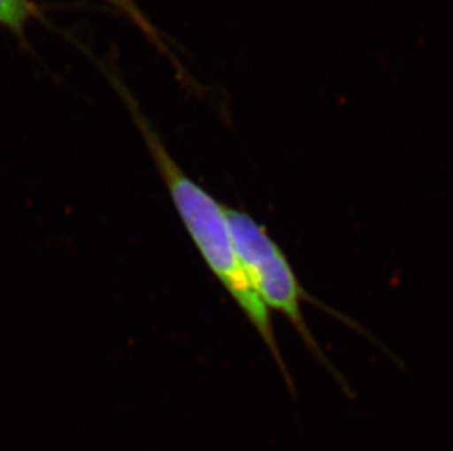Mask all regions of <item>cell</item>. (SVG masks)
<instances>
[{"mask_svg":"<svg viewBox=\"0 0 453 451\" xmlns=\"http://www.w3.org/2000/svg\"><path fill=\"white\" fill-rule=\"evenodd\" d=\"M147 149L150 151L158 173L166 185L176 211L188 232L189 238L202 254L205 264L219 283L235 301L258 336L263 339L272 358L278 363L283 379L294 390V379L283 359L274 334L269 308L261 302L250 285L227 225L225 205L220 204L202 185L194 182L175 162L151 125L137 111H134Z\"/></svg>","mask_w":453,"mask_h":451,"instance_id":"1","label":"cell"},{"mask_svg":"<svg viewBox=\"0 0 453 451\" xmlns=\"http://www.w3.org/2000/svg\"><path fill=\"white\" fill-rule=\"evenodd\" d=\"M225 214L241 265L261 302L269 308V311L280 312L316 358L339 377L320 346L317 345L314 334L303 318V302H319L301 286L282 248L274 242L265 226L254 220L247 211L225 205Z\"/></svg>","mask_w":453,"mask_h":451,"instance_id":"2","label":"cell"},{"mask_svg":"<svg viewBox=\"0 0 453 451\" xmlns=\"http://www.w3.org/2000/svg\"><path fill=\"white\" fill-rule=\"evenodd\" d=\"M35 11V4L30 0H0V24L12 30H22Z\"/></svg>","mask_w":453,"mask_h":451,"instance_id":"3","label":"cell"},{"mask_svg":"<svg viewBox=\"0 0 453 451\" xmlns=\"http://www.w3.org/2000/svg\"><path fill=\"white\" fill-rule=\"evenodd\" d=\"M120 2H122V4H125V2H127V4H128V0H120Z\"/></svg>","mask_w":453,"mask_h":451,"instance_id":"4","label":"cell"},{"mask_svg":"<svg viewBox=\"0 0 453 451\" xmlns=\"http://www.w3.org/2000/svg\"><path fill=\"white\" fill-rule=\"evenodd\" d=\"M113 2H119V0H113Z\"/></svg>","mask_w":453,"mask_h":451,"instance_id":"5","label":"cell"}]
</instances>
